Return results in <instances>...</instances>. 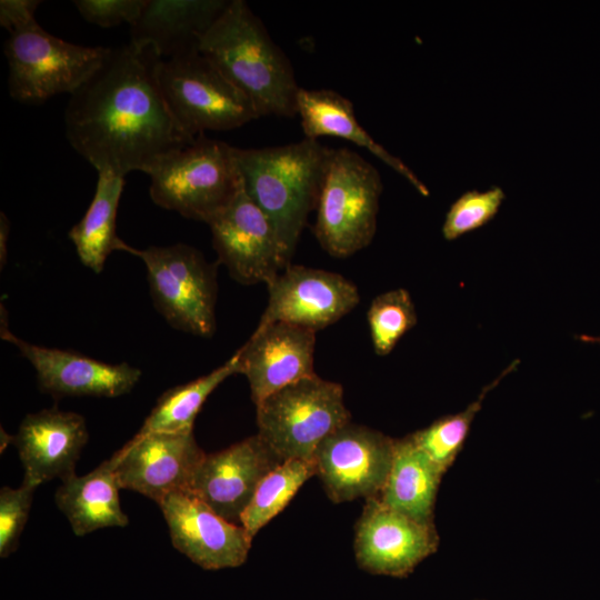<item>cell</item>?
I'll return each instance as SVG.
<instances>
[{
  "mask_svg": "<svg viewBox=\"0 0 600 600\" xmlns=\"http://www.w3.org/2000/svg\"><path fill=\"white\" fill-rule=\"evenodd\" d=\"M10 223L7 216L0 213V261L1 267L6 263L7 258V240L9 236Z\"/></svg>",
  "mask_w": 600,
  "mask_h": 600,
  "instance_id": "d6a6232c",
  "label": "cell"
},
{
  "mask_svg": "<svg viewBox=\"0 0 600 600\" xmlns=\"http://www.w3.org/2000/svg\"><path fill=\"white\" fill-rule=\"evenodd\" d=\"M1 337L34 368L39 389L54 398H117L129 393L141 378V370L127 362L113 364L76 351L27 342L10 332L7 324L1 326Z\"/></svg>",
  "mask_w": 600,
  "mask_h": 600,
  "instance_id": "e0dca14e",
  "label": "cell"
},
{
  "mask_svg": "<svg viewBox=\"0 0 600 600\" xmlns=\"http://www.w3.org/2000/svg\"><path fill=\"white\" fill-rule=\"evenodd\" d=\"M239 371L237 350L232 357L210 373L167 390L157 400L137 434L192 430L194 419L207 398L227 378Z\"/></svg>",
  "mask_w": 600,
  "mask_h": 600,
  "instance_id": "d4e9b609",
  "label": "cell"
},
{
  "mask_svg": "<svg viewBox=\"0 0 600 600\" xmlns=\"http://www.w3.org/2000/svg\"><path fill=\"white\" fill-rule=\"evenodd\" d=\"M110 49L68 42L39 23L13 32L4 44L9 93L30 104L61 93L71 94L99 69Z\"/></svg>",
  "mask_w": 600,
  "mask_h": 600,
  "instance_id": "9c48e42d",
  "label": "cell"
},
{
  "mask_svg": "<svg viewBox=\"0 0 600 600\" xmlns=\"http://www.w3.org/2000/svg\"><path fill=\"white\" fill-rule=\"evenodd\" d=\"M519 360H514L498 378L486 386L480 396L464 410L439 418L428 427L414 431L408 437L426 456L432 466L443 476L451 467L469 434L476 414L482 407L486 396L496 388L510 372L516 370Z\"/></svg>",
  "mask_w": 600,
  "mask_h": 600,
  "instance_id": "484cf974",
  "label": "cell"
},
{
  "mask_svg": "<svg viewBox=\"0 0 600 600\" xmlns=\"http://www.w3.org/2000/svg\"><path fill=\"white\" fill-rule=\"evenodd\" d=\"M129 253L143 261L153 304L172 328L207 338L214 333L219 262H208L186 243L130 247Z\"/></svg>",
  "mask_w": 600,
  "mask_h": 600,
  "instance_id": "52a82bcc",
  "label": "cell"
},
{
  "mask_svg": "<svg viewBox=\"0 0 600 600\" xmlns=\"http://www.w3.org/2000/svg\"><path fill=\"white\" fill-rule=\"evenodd\" d=\"M267 287L269 300L259 324L287 322L317 332L360 301L358 288L343 276L304 266L289 264Z\"/></svg>",
  "mask_w": 600,
  "mask_h": 600,
  "instance_id": "5bb4252c",
  "label": "cell"
},
{
  "mask_svg": "<svg viewBox=\"0 0 600 600\" xmlns=\"http://www.w3.org/2000/svg\"><path fill=\"white\" fill-rule=\"evenodd\" d=\"M367 320L376 353L387 356L417 324L418 316L410 293L399 288L377 296L368 309Z\"/></svg>",
  "mask_w": 600,
  "mask_h": 600,
  "instance_id": "83f0119b",
  "label": "cell"
},
{
  "mask_svg": "<svg viewBox=\"0 0 600 600\" xmlns=\"http://www.w3.org/2000/svg\"><path fill=\"white\" fill-rule=\"evenodd\" d=\"M148 174L157 206L207 224L241 187L234 147L204 134L163 157Z\"/></svg>",
  "mask_w": 600,
  "mask_h": 600,
  "instance_id": "5b68a950",
  "label": "cell"
},
{
  "mask_svg": "<svg viewBox=\"0 0 600 600\" xmlns=\"http://www.w3.org/2000/svg\"><path fill=\"white\" fill-rule=\"evenodd\" d=\"M208 226L218 262L239 283L268 284L290 264L273 224L247 194L242 181L231 202Z\"/></svg>",
  "mask_w": 600,
  "mask_h": 600,
  "instance_id": "8fae6325",
  "label": "cell"
},
{
  "mask_svg": "<svg viewBox=\"0 0 600 600\" xmlns=\"http://www.w3.org/2000/svg\"><path fill=\"white\" fill-rule=\"evenodd\" d=\"M226 0H147L130 26V42L151 47L161 59L199 51V46L228 6Z\"/></svg>",
  "mask_w": 600,
  "mask_h": 600,
  "instance_id": "ffe728a7",
  "label": "cell"
},
{
  "mask_svg": "<svg viewBox=\"0 0 600 600\" xmlns=\"http://www.w3.org/2000/svg\"><path fill=\"white\" fill-rule=\"evenodd\" d=\"M158 79L173 117L191 137L260 118L251 101L199 51L161 59Z\"/></svg>",
  "mask_w": 600,
  "mask_h": 600,
  "instance_id": "ba28073f",
  "label": "cell"
},
{
  "mask_svg": "<svg viewBox=\"0 0 600 600\" xmlns=\"http://www.w3.org/2000/svg\"><path fill=\"white\" fill-rule=\"evenodd\" d=\"M442 474L408 436L394 439L392 464L378 498L414 519L433 522V510Z\"/></svg>",
  "mask_w": 600,
  "mask_h": 600,
  "instance_id": "603a6c76",
  "label": "cell"
},
{
  "mask_svg": "<svg viewBox=\"0 0 600 600\" xmlns=\"http://www.w3.org/2000/svg\"><path fill=\"white\" fill-rule=\"evenodd\" d=\"M328 150L307 138L278 147H234L242 186L273 224L290 259L316 209Z\"/></svg>",
  "mask_w": 600,
  "mask_h": 600,
  "instance_id": "3957f363",
  "label": "cell"
},
{
  "mask_svg": "<svg viewBox=\"0 0 600 600\" xmlns=\"http://www.w3.org/2000/svg\"><path fill=\"white\" fill-rule=\"evenodd\" d=\"M281 462L257 433L223 450L206 453L189 491L223 519L240 524L260 482Z\"/></svg>",
  "mask_w": 600,
  "mask_h": 600,
  "instance_id": "9a60e30c",
  "label": "cell"
},
{
  "mask_svg": "<svg viewBox=\"0 0 600 600\" xmlns=\"http://www.w3.org/2000/svg\"><path fill=\"white\" fill-rule=\"evenodd\" d=\"M199 52L254 106L260 117H294L300 89L290 60L243 0H231Z\"/></svg>",
  "mask_w": 600,
  "mask_h": 600,
  "instance_id": "7a4b0ae2",
  "label": "cell"
},
{
  "mask_svg": "<svg viewBox=\"0 0 600 600\" xmlns=\"http://www.w3.org/2000/svg\"><path fill=\"white\" fill-rule=\"evenodd\" d=\"M316 476L312 460L290 459L281 462L260 482L241 516L240 524L253 539L261 528L290 502L301 486Z\"/></svg>",
  "mask_w": 600,
  "mask_h": 600,
  "instance_id": "4316f807",
  "label": "cell"
},
{
  "mask_svg": "<svg viewBox=\"0 0 600 600\" xmlns=\"http://www.w3.org/2000/svg\"><path fill=\"white\" fill-rule=\"evenodd\" d=\"M37 484L23 479L19 488L0 490V557L7 558L19 544L28 521Z\"/></svg>",
  "mask_w": 600,
  "mask_h": 600,
  "instance_id": "f546056e",
  "label": "cell"
},
{
  "mask_svg": "<svg viewBox=\"0 0 600 600\" xmlns=\"http://www.w3.org/2000/svg\"><path fill=\"white\" fill-rule=\"evenodd\" d=\"M393 452L394 439L349 421L320 442L312 462L329 499L341 503L378 497Z\"/></svg>",
  "mask_w": 600,
  "mask_h": 600,
  "instance_id": "30bf717a",
  "label": "cell"
},
{
  "mask_svg": "<svg viewBox=\"0 0 600 600\" xmlns=\"http://www.w3.org/2000/svg\"><path fill=\"white\" fill-rule=\"evenodd\" d=\"M89 438L86 419L58 408L27 414L13 436L23 479L38 487L76 476V466Z\"/></svg>",
  "mask_w": 600,
  "mask_h": 600,
  "instance_id": "d6986e66",
  "label": "cell"
},
{
  "mask_svg": "<svg viewBox=\"0 0 600 600\" xmlns=\"http://www.w3.org/2000/svg\"><path fill=\"white\" fill-rule=\"evenodd\" d=\"M258 434L282 460H312L320 442L351 421L340 383L318 374L286 386L258 404Z\"/></svg>",
  "mask_w": 600,
  "mask_h": 600,
  "instance_id": "8992f818",
  "label": "cell"
},
{
  "mask_svg": "<svg viewBox=\"0 0 600 600\" xmlns=\"http://www.w3.org/2000/svg\"><path fill=\"white\" fill-rule=\"evenodd\" d=\"M40 3L39 0H1V27L11 34L37 24L34 12Z\"/></svg>",
  "mask_w": 600,
  "mask_h": 600,
  "instance_id": "1f68e13d",
  "label": "cell"
},
{
  "mask_svg": "<svg viewBox=\"0 0 600 600\" xmlns=\"http://www.w3.org/2000/svg\"><path fill=\"white\" fill-rule=\"evenodd\" d=\"M580 339L584 340V341H598L600 342V338H592V337H588V336H582Z\"/></svg>",
  "mask_w": 600,
  "mask_h": 600,
  "instance_id": "836d02e7",
  "label": "cell"
},
{
  "mask_svg": "<svg viewBox=\"0 0 600 600\" xmlns=\"http://www.w3.org/2000/svg\"><path fill=\"white\" fill-rule=\"evenodd\" d=\"M316 333L287 322L258 324L238 349L239 373L248 379L254 404L288 384L317 374Z\"/></svg>",
  "mask_w": 600,
  "mask_h": 600,
  "instance_id": "ac0fdd59",
  "label": "cell"
},
{
  "mask_svg": "<svg viewBox=\"0 0 600 600\" xmlns=\"http://www.w3.org/2000/svg\"><path fill=\"white\" fill-rule=\"evenodd\" d=\"M147 0H76L72 3L81 17L102 28L133 24Z\"/></svg>",
  "mask_w": 600,
  "mask_h": 600,
  "instance_id": "4dcf8cb0",
  "label": "cell"
},
{
  "mask_svg": "<svg viewBox=\"0 0 600 600\" xmlns=\"http://www.w3.org/2000/svg\"><path fill=\"white\" fill-rule=\"evenodd\" d=\"M506 199L503 189L493 186L488 190H468L449 207L442 224L446 240H456L490 222Z\"/></svg>",
  "mask_w": 600,
  "mask_h": 600,
  "instance_id": "f1b7e54d",
  "label": "cell"
},
{
  "mask_svg": "<svg viewBox=\"0 0 600 600\" xmlns=\"http://www.w3.org/2000/svg\"><path fill=\"white\" fill-rule=\"evenodd\" d=\"M161 58L130 42L110 49L64 111L66 137L97 172L149 173L167 154L192 143L160 87Z\"/></svg>",
  "mask_w": 600,
  "mask_h": 600,
  "instance_id": "6da1fadb",
  "label": "cell"
},
{
  "mask_svg": "<svg viewBox=\"0 0 600 600\" xmlns=\"http://www.w3.org/2000/svg\"><path fill=\"white\" fill-rule=\"evenodd\" d=\"M204 454L192 429L136 433L111 458L120 489L139 492L159 504L172 492L190 490Z\"/></svg>",
  "mask_w": 600,
  "mask_h": 600,
  "instance_id": "4fadbf2b",
  "label": "cell"
},
{
  "mask_svg": "<svg viewBox=\"0 0 600 600\" xmlns=\"http://www.w3.org/2000/svg\"><path fill=\"white\" fill-rule=\"evenodd\" d=\"M119 483L112 458L84 476L63 481L54 494L56 504L68 519L76 536L99 529L126 527L127 514L119 500Z\"/></svg>",
  "mask_w": 600,
  "mask_h": 600,
  "instance_id": "7402d4cb",
  "label": "cell"
},
{
  "mask_svg": "<svg viewBox=\"0 0 600 600\" xmlns=\"http://www.w3.org/2000/svg\"><path fill=\"white\" fill-rule=\"evenodd\" d=\"M158 506L172 546L202 569L236 568L246 562L253 540L247 530L220 517L189 490L172 492Z\"/></svg>",
  "mask_w": 600,
  "mask_h": 600,
  "instance_id": "2e32d148",
  "label": "cell"
},
{
  "mask_svg": "<svg viewBox=\"0 0 600 600\" xmlns=\"http://www.w3.org/2000/svg\"><path fill=\"white\" fill-rule=\"evenodd\" d=\"M123 184L122 176L107 171L98 172L92 201L82 219L68 233L81 263L96 273L103 270L111 252L120 250L129 252L130 249L116 231Z\"/></svg>",
  "mask_w": 600,
  "mask_h": 600,
  "instance_id": "cb8c5ba5",
  "label": "cell"
},
{
  "mask_svg": "<svg viewBox=\"0 0 600 600\" xmlns=\"http://www.w3.org/2000/svg\"><path fill=\"white\" fill-rule=\"evenodd\" d=\"M382 188L377 168L358 152L329 148L313 226L324 251L347 258L371 243Z\"/></svg>",
  "mask_w": 600,
  "mask_h": 600,
  "instance_id": "277c9868",
  "label": "cell"
},
{
  "mask_svg": "<svg viewBox=\"0 0 600 600\" xmlns=\"http://www.w3.org/2000/svg\"><path fill=\"white\" fill-rule=\"evenodd\" d=\"M297 114L307 139L336 137L367 149L410 182L416 190L427 197L429 189L416 173L398 157L391 154L360 126L353 103L330 89H304L298 91Z\"/></svg>",
  "mask_w": 600,
  "mask_h": 600,
  "instance_id": "44dd1931",
  "label": "cell"
},
{
  "mask_svg": "<svg viewBox=\"0 0 600 600\" xmlns=\"http://www.w3.org/2000/svg\"><path fill=\"white\" fill-rule=\"evenodd\" d=\"M439 536L433 522L402 513L378 497L366 500L356 524L354 554L372 574L407 577L436 552Z\"/></svg>",
  "mask_w": 600,
  "mask_h": 600,
  "instance_id": "7c38bea8",
  "label": "cell"
}]
</instances>
